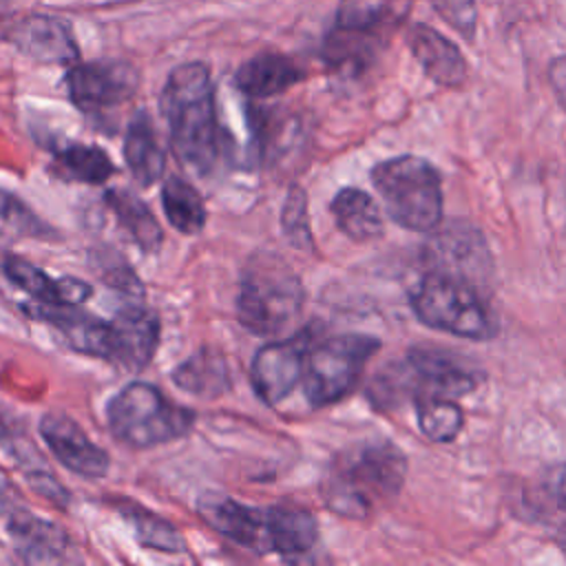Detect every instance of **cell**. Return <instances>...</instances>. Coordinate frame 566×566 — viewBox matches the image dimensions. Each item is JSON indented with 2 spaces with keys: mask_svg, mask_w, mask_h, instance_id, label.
<instances>
[{
  "mask_svg": "<svg viewBox=\"0 0 566 566\" xmlns=\"http://www.w3.org/2000/svg\"><path fill=\"white\" fill-rule=\"evenodd\" d=\"M405 478V453L391 440H369L343 449L329 462L321 493L336 515L363 520L394 500Z\"/></svg>",
  "mask_w": 566,
  "mask_h": 566,
  "instance_id": "1",
  "label": "cell"
},
{
  "mask_svg": "<svg viewBox=\"0 0 566 566\" xmlns=\"http://www.w3.org/2000/svg\"><path fill=\"white\" fill-rule=\"evenodd\" d=\"M177 157L199 172H208L221 153L214 86L203 62H184L170 71L159 97Z\"/></svg>",
  "mask_w": 566,
  "mask_h": 566,
  "instance_id": "2",
  "label": "cell"
},
{
  "mask_svg": "<svg viewBox=\"0 0 566 566\" xmlns=\"http://www.w3.org/2000/svg\"><path fill=\"white\" fill-rule=\"evenodd\" d=\"M305 301L298 274L272 252H254L243 270L237 294L239 323L261 336H274L285 329Z\"/></svg>",
  "mask_w": 566,
  "mask_h": 566,
  "instance_id": "3",
  "label": "cell"
},
{
  "mask_svg": "<svg viewBox=\"0 0 566 566\" xmlns=\"http://www.w3.org/2000/svg\"><path fill=\"white\" fill-rule=\"evenodd\" d=\"M480 382L475 369L444 349L413 347L402 360L380 369L369 387V398L378 407L396 405L402 398L413 402L422 398H460Z\"/></svg>",
  "mask_w": 566,
  "mask_h": 566,
  "instance_id": "4",
  "label": "cell"
},
{
  "mask_svg": "<svg viewBox=\"0 0 566 566\" xmlns=\"http://www.w3.org/2000/svg\"><path fill=\"white\" fill-rule=\"evenodd\" d=\"M371 184L394 223L413 232H431L442 221V177L424 157L398 155L378 161Z\"/></svg>",
  "mask_w": 566,
  "mask_h": 566,
  "instance_id": "5",
  "label": "cell"
},
{
  "mask_svg": "<svg viewBox=\"0 0 566 566\" xmlns=\"http://www.w3.org/2000/svg\"><path fill=\"white\" fill-rule=\"evenodd\" d=\"M409 305L420 323L469 340L495 334V321L478 287L460 276L429 270L409 290Z\"/></svg>",
  "mask_w": 566,
  "mask_h": 566,
  "instance_id": "6",
  "label": "cell"
},
{
  "mask_svg": "<svg viewBox=\"0 0 566 566\" xmlns=\"http://www.w3.org/2000/svg\"><path fill=\"white\" fill-rule=\"evenodd\" d=\"M111 433L130 449H150L181 438L195 413L175 405L159 387L135 380L115 394L106 407Z\"/></svg>",
  "mask_w": 566,
  "mask_h": 566,
  "instance_id": "7",
  "label": "cell"
},
{
  "mask_svg": "<svg viewBox=\"0 0 566 566\" xmlns=\"http://www.w3.org/2000/svg\"><path fill=\"white\" fill-rule=\"evenodd\" d=\"M380 340L369 334H340L323 338L307 349L303 387L312 407H329L349 396Z\"/></svg>",
  "mask_w": 566,
  "mask_h": 566,
  "instance_id": "8",
  "label": "cell"
},
{
  "mask_svg": "<svg viewBox=\"0 0 566 566\" xmlns=\"http://www.w3.org/2000/svg\"><path fill=\"white\" fill-rule=\"evenodd\" d=\"M139 71L124 60H93L71 64L64 84L71 102L82 111H104L128 102L139 88Z\"/></svg>",
  "mask_w": 566,
  "mask_h": 566,
  "instance_id": "9",
  "label": "cell"
},
{
  "mask_svg": "<svg viewBox=\"0 0 566 566\" xmlns=\"http://www.w3.org/2000/svg\"><path fill=\"white\" fill-rule=\"evenodd\" d=\"M310 345H312V329L305 327L290 338L272 340L263 345L254 354L250 378L256 396L263 402L279 405L303 380Z\"/></svg>",
  "mask_w": 566,
  "mask_h": 566,
  "instance_id": "10",
  "label": "cell"
},
{
  "mask_svg": "<svg viewBox=\"0 0 566 566\" xmlns=\"http://www.w3.org/2000/svg\"><path fill=\"white\" fill-rule=\"evenodd\" d=\"M40 436L55 460L86 480L104 478L111 469L108 453L97 447L69 413L51 409L40 418Z\"/></svg>",
  "mask_w": 566,
  "mask_h": 566,
  "instance_id": "11",
  "label": "cell"
},
{
  "mask_svg": "<svg viewBox=\"0 0 566 566\" xmlns=\"http://www.w3.org/2000/svg\"><path fill=\"white\" fill-rule=\"evenodd\" d=\"M159 343V321L155 312L139 303L124 305L108 321V356L106 360L126 369H144Z\"/></svg>",
  "mask_w": 566,
  "mask_h": 566,
  "instance_id": "12",
  "label": "cell"
},
{
  "mask_svg": "<svg viewBox=\"0 0 566 566\" xmlns=\"http://www.w3.org/2000/svg\"><path fill=\"white\" fill-rule=\"evenodd\" d=\"M7 38L18 46L20 53L35 62L66 66L80 62V49L69 22L55 15H27L11 27Z\"/></svg>",
  "mask_w": 566,
  "mask_h": 566,
  "instance_id": "13",
  "label": "cell"
},
{
  "mask_svg": "<svg viewBox=\"0 0 566 566\" xmlns=\"http://www.w3.org/2000/svg\"><path fill=\"white\" fill-rule=\"evenodd\" d=\"M407 46L424 75L442 88H460L469 77L462 51L440 31L424 22H413L407 31Z\"/></svg>",
  "mask_w": 566,
  "mask_h": 566,
  "instance_id": "14",
  "label": "cell"
},
{
  "mask_svg": "<svg viewBox=\"0 0 566 566\" xmlns=\"http://www.w3.org/2000/svg\"><path fill=\"white\" fill-rule=\"evenodd\" d=\"M429 256L436 263L433 270L460 276L475 285L482 272L489 270L486 245L475 228L449 226L444 232H438L429 245Z\"/></svg>",
  "mask_w": 566,
  "mask_h": 566,
  "instance_id": "15",
  "label": "cell"
},
{
  "mask_svg": "<svg viewBox=\"0 0 566 566\" xmlns=\"http://www.w3.org/2000/svg\"><path fill=\"white\" fill-rule=\"evenodd\" d=\"M199 515L230 542L261 553L270 551L265 511L221 495L201 500Z\"/></svg>",
  "mask_w": 566,
  "mask_h": 566,
  "instance_id": "16",
  "label": "cell"
},
{
  "mask_svg": "<svg viewBox=\"0 0 566 566\" xmlns=\"http://www.w3.org/2000/svg\"><path fill=\"white\" fill-rule=\"evenodd\" d=\"M7 531L13 551L27 564L62 562L69 551V537L57 524L33 515L31 511L13 509L9 513Z\"/></svg>",
  "mask_w": 566,
  "mask_h": 566,
  "instance_id": "17",
  "label": "cell"
},
{
  "mask_svg": "<svg viewBox=\"0 0 566 566\" xmlns=\"http://www.w3.org/2000/svg\"><path fill=\"white\" fill-rule=\"evenodd\" d=\"M2 270L22 292L44 305H80L93 292V287L80 279H53L31 261L15 254H9L2 261Z\"/></svg>",
  "mask_w": 566,
  "mask_h": 566,
  "instance_id": "18",
  "label": "cell"
},
{
  "mask_svg": "<svg viewBox=\"0 0 566 566\" xmlns=\"http://www.w3.org/2000/svg\"><path fill=\"white\" fill-rule=\"evenodd\" d=\"M305 77V71L290 55L265 51L245 60L234 75L239 91L254 99H265L285 93Z\"/></svg>",
  "mask_w": 566,
  "mask_h": 566,
  "instance_id": "19",
  "label": "cell"
},
{
  "mask_svg": "<svg viewBox=\"0 0 566 566\" xmlns=\"http://www.w3.org/2000/svg\"><path fill=\"white\" fill-rule=\"evenodd\" d=\"M265 526L270 551L285 559H298L301 555H307L318 539L316 517L301 506L281 504L265 509Z\"/></svg>",
  "mask_w": 566,
  "mask_h": 566,
  "instance_id": "20",
  "label": "cell"
},
{
  "mask_svg": "<svg viewBox=\"0 0 566 566\" xmlns=\"http://www.w3.org/2000/svg\"><path fill=\"white\" fill-rule=\"evenodd\" d=\"M124 159L139 186H153L166 168V153L159 144L150 117L142 111L137 113L124 135Z\"/></svg>",
  "mask_w": 566,
  "mask_h": 566,
  "instance_id": "21",
  "label": "cell"
},
{
  "mask_svg": "<svg viewBox=\"0 0 566 566\" xmlns=\"http://www.w3.org/2000/svg\"><path fill=\"white\" fill-rule=\"evenodd\" d=\"M329 212L338 230L352 241L365 243L382 234L385 223H382L380 208L371 199V195H367L360 188H354V186L340 188L329 203Z\"/></svg>",
  "mask_w": 566,
  "mask_h": 566,
  "instance_id": "22",
  "label": "cell"
},
{
  "mask_svg": "<svg viewBox=\"0 0 566 566\" xmlns=\"http://www.w3.org/2000/svg\"><path fill=\"white\" fill-rule=\"evenodd\" d=\"M172 382L201 400H212L230 387V369L219 352L203 347L172 369Z\"/></svg>",
  "mask_w": 566,
  "mask_h": 566,
  "instance_id": "23",
  "label": "cell"
},
{
  "mask_svg": "<svg viewBox=\"0 0 566 566\" xmlns=\"http://www.w3.org/2000/svg\"><path fill=\"white\" fill-rule=\"evenodd\" d=\"M411 0H338L334 29L356 35H376L409 11Z\"/></svg>",
  "mask_w": 566,
  "mask_h": 566,
  "instance_id": "24",
  "label": "cell"
},
{
  "mask_svg": "<svg viewBox=\"0 0 566 566\" xmlns=\"http://www.w3.org/2000/svg\"><path fill=\"white\" fill-rule=\"evenodd\" d=\"M111 212L115 214L117 223L130 234V239L144 250L155 252L161 245V228L148 206L133 192L124 188L106 190L104 195Z\"/></svg>",
  "mask_w": 566,
  "mask_h": 566,
  "instance_id": "25",
  "label": "cell"
},
{
  "mask_svg": "<svg viewBox=\"0 0 566 566\" xmlns=\"http://www.w3.org/2000/svg\"><path fill=\"white\" fill-rule=\"evenodd\" d=\"M161 206L168 223L181 234H197L206 223V206L201 195L181 177H168L164 181Z\"/></svg>",
  "mask_w": 566,
  "mask_h": 566,
  "instance_id": "26",
  "label": "cell"
},
{
  "mask_svg": "<svg viewBox=\"0 0 566 566\" xmlns=\"http://www.w3.org/2000/svg\"><path fill=\"white\" fill-rule=\"evenodd\" d=\"M55 168L64 179L82 184H104L113 177L115 166L108 153L93 144H71L55 155Z\"/></svg>",
  "mask_w": 566,
  "mask_h": 566,
  "instance_id": "27",
  "label": "cell"
},
{
  "mask_svg": "<svg viewBox=\"0 0 566 566\" xmlns=\"http://www.w3.org/2000/svg\"><path fill=\"white\" fill-rule=\"evenodd\" d=\"M122 517L130 524L135 537L155 551L164 553H184L186 551V539L181 533L164 517H159L153 511H146L137 504H122L119 506Z\"/></svg>",
  "mask_w": 566,
  "mask_h": 566,
  "instance_id": "28",
  "label": "cell"
},
{
  "mask_svg": "<svg viewBox=\"0 0 566 566\" xmlns=\"http://www.w3.org/2000/svg\"><path fill=\"white\" fill-rule=\"evenodd\" d=\"M420 431L433 442H451L464 424V413L455 398H422L416 402Z\"/></svg>",
  "mask_w": 566,
  "mask_h": 566,
  "instance_id": "29",
  "label": "cell"
},
{
  "mask_svg": "<svg viewBox=\"0 0 566 566\" xmlns=\"http://www.w3.org/2000/svg\"><path fill=\"white\" fill-rule=\"evenodd\" d=\"M281 226L285 239L298 248L310 250L312 248V232H310V219H307V197L305 190L298 186H292L281 214Z\"/></svg>",
  "mask_w": 566,
  "mask_h": 566,
  "instance_id": "30",
  "label": "cell"
},
{
  "mask_svg": "<svg viewBox=\"0 0 566 566\" xmlns=\"http://www.w3.org/2000/svg\"><path fill=\"white\" fill-rule=\"evenodd\" d=\"M436 13L467 40H473L478 24L475 0H429Z\"/></svg>",
  "mask_w": 566,
  "mask_h": 566,
  "instance_id": "31",
  "label": "cell"
},
{
  "mask_svg": "<svg viewBox=\"0 0 566 566\" xmlns=\"http://www.w3.org/2000/svg\"><path fill=\"white\" fill-rule=\"evenodd\" d=\"M0 219L13 228H18L20 232L27 234H35V237H44L46 228L44 223L11 192L0 190Z\"/></svg>",
  "mask_w": 566,
  "mask_h": 566,
  "instance_id": "32",
  "label": "cell"
},
{
  "mask_svg": "<svg viewBox=\"0 0 566 566\" xmlns=\"http://www.w3.org/2000/svg\"><path fill=\"white\" fill-rule=\"evenodd\" d=\"M546 77H548V86H551L555 99L566 111V55H557L548 62Z\"/></svg>",
  "mask_w": 566,
  "mask_h": 566,
  "instance_id": "33",
  "label": "cell"
},
{
  "mask_svg": "<svg viewBox=\"0 0 566 566\" xmlns=\"http://www.w3.org/2000/svg\"><path fill=\"white\" fill-rule=\"evenodd\" d=\"M548 484H551L555 500L566 509V464H559L557 469H553Z\"/></svg>",
  "mask_w": 566,
  "mask_h": 566,
  "instance_id": "34",
  "label": "cell"
},
{
  "mask_svg": "<svg viewBox=\"0 0 566 566\" xmlns=\"http://www.w3.org/2000/svg\"><path fill=\"white\" fill-rule=\"evenodd\" d=\"M15 22L9 20V0H0V35H9Z\"/></svg>",
  "mask_w": 566,
  "mask_h": 566,
  "instance_id": "35",
  "label": "cell"
},
{
  "mask_svg": "<svg viewBox=\"0 0 566 566\" xmlns=\"http://www.w3.org/2000/svg\"><path fill=\"white\" fill-rule=\"evenodd\" d=\"M15 506H13V500H11V493H9V486L0 480V515L2 513H11Z\"/></svg>",
  "mask_w": 566,
  "mask_h": 566,
  "instance_id": "36",
  "label": "cell"
}]
</instances>
